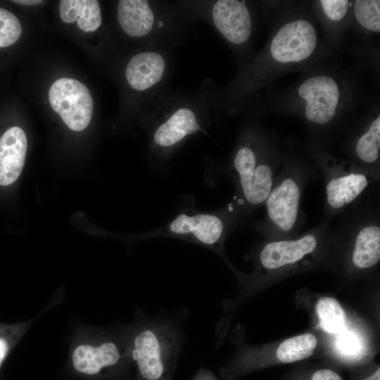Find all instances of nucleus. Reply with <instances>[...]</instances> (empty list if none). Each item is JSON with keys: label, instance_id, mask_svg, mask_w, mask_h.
<instances>
[{"label": "nucleus", "instance_id": "obj_26", "mask_svg": "<svg viewBox=\"0 0 380 380\" xmlns=\"http://www.w3.org/2000/svg\"><path fill=\"white\" fill-rule=\"evenodd\" d=\"M11 1L25 6H34L42 3L41 0H14Z\"/></svg>", "mask_w": 380, "mask_h": 380}, {"label": "nucleus", "instance_id": "obj_13", "mask_svg": "<svg viewBox=\"0 0 380 380\" xmlns=\"http://www.w3.org/2000/svg\"><path fill=\"white\" fill-rule=\"evenodd\" d=\"M346 152L350 160L380 173V115L370 118L347 140Z\"/></svg>", "mask_w": 380, "mask_h": 380}, {"label": "nucleus", "instance_id": "obj_14", "mask_svg": "<svg viewBox=\"0 0 380 380\" xmlns=\"http://www.w3.org/2000/svg\"><path fill=\"white\" fill-rule=\"evenodd\" d=\"M27 137L19 127H11L0 138V185L14 183L23 168Z\"/></svg>", "mask_w": 380, "mask_h": 380}, {"label": "nucleus", "instance_id": "obj_3", "mask_svg": "<svg viewBox=\"0 0 380 380\" xmlns=\"http://www.w3.org/2000/svg\"><path fill=\"white\" fill-rule=\"evenodd\" d=\"M193 96L158 95L149 108V160L156 168L165 167L193 135L205 132L204 104Z\"/></svg>", "mask_w": 380, "mask_h": 380}, {"label": "nucleus", "instance_id": "obj_25", "mask_svg": "<svg viewBox=\"0 0 380 380\" xmlns=\"http://www.w3.org/2000/svg\"><path fill=\"white\" fill-rule=\"evenodd\" d=\"M8 350V346L6 342L0 338V365L4 359Z\"/></svg>", "mask_w": 380, "mask_h": 380}, {"label": "nucleus", "instance_id": "obj_18", "mask_svg": "<svg viewBox=\"0 0 380 380\" xmlns=\"http://www.w3.org/2000/svg\"><path fill=\"white\" fill-rule=\"evenodd\" d=\"M317 345V341L313 334H304L284 341L276 354L282 362H293L310 357Z\"/></svg>", "mask_w": 380, "mask_h": 380}, {"label": "nucleus", "instance_id": "obj_15", "mask_svg": "<svg viewBox=\"0 0 380 380\" xmlns=\"http://www.w3.org/2000/svg\"><path fill=\"white\" fill-rule=\"evenodd\" d=\"M120 359V351L111 342L99 346L80 345L72 355V366L75 372L89 377L98 376L105 368L115 365Z\"/></svg>", "mask_w": 380, "mask_h": 380}, {"label": "nucleus", "instance_id": "obj_19", "mask_svg": "<svg viewBox=\"0 0 380 380\" xmlns=\"http://www.w3.org/2000/svg\"><path fill=\"white\" fill-rule=\"evenodd\" d=\"M320 327L329 334L341 332L346 324V315L339 302L330 297L320 298L316 304Z\"/></svg>", "mask_w": 380, "mask_h": 380}, {"label": "nucleus", "instance_id": "obj_22", "mask_svg": "<svg viewBox=\"0 0 380 380\" xmlns=\"http://www.w3.org/2000/svg\"><path fill=\"white\" fill-rule=\"evenodd\" d=\"M318 2L327 19L334 23L345 18L350 4V1L347 0H321Z\"/></svg>", "mask_w": 380, "mask_h": 380}, {"label": "nucleus", "instance_id": "obj_4", "mask_svg": "<svg viewBox=\"0 0 380 380\" xmlns=\"http://www.w3.org/2000/svg\"><path fill=\"white\" fill-rule=\"evenodd\" d=\"M318 38L314 24L304 16L284 22L271 37L265 52L242 75L247 84L242 92L260 87L278 72L293 65H302L317 50Z\"/></svg>", "mask_w": 380, "mask_h": 380}, {"label": "nucleus", "instance_id": "obj_8", "mask_svg": "<svg viewBox=\"0 0 380 380\" xmlns=\"http://www.w3.org/2000/svg\"><path fill=\"white\" fill-rule=\"evenodd\" d=\"M336 235V226L322 220L316 227L301 235L268 240L258 253V263L269 271L294 266L317 253L324 243L334 240Z\"/></svg>", "mask_w": 380, "mask_h": 380}, {"label": "nucleus", "instance_id": "obj_2", "mask_svg": "<svg viewBox=\"0 0 380 380\" xmlns=\"http://www.w3.org/2000/svg\"><path fill=\"white\" fill-rule=\"evenodd\" d=\"M319 170L315 163L285 152L271 191L263 206L265 215L253 228L269 240L294 237L305 224L301 200L307 184L316 178Z\"/></svg>", "mask_w": 380, "mask_h": 380}, {"label": "nucleus", "instance_id": "obj_5", "mask_svg": "<svg viewBox=\"0 0 380 380\" xmlns=\"http://www.w3.org/2000/svg\"><path fill=\"white\" fill-rule=\"evenodd\" d=\"M308 151L324 182L323 220L332 222L342 216L366 198L379 181L380 173L336 158L317 142L311 141Z\"/></svg>", "mask_w": 380, "mask_h": 380}, {"label": "nucleus", "instance_id": "obj_12", "mask_svg": "<svg viewBox=\"0 0 380 380\" xmlns=\"http://www.w3.org/2000/svg\"><path fill=\"white\" fill-rule=\"evenodd\" d=\"M117 19L122 30L135 38L152 37L163 25L156 8L146 0L119 1Z\"/></svg>", "mask_w": 380, "mask_h": 380}, {"label": "nucleus", "instance_id": "obj_20", "mask_svg": "<svg viewBox=\"0 0 380 380\" xmlns=\"http://www.w3.org/2000/svg\"><path fill=\"white\" fill-rule=\"evenodd\" d=\"M353 12L357 23L365 30L379 33L380 1L357 0L353 3Z\"/></svg>", "mask_w": 380, "mask_h": 380}, {"label": "nucleus", "instance_id": "obj_17", "mask_svg": "<svg viewBox=\"0 0 380 380\" xmlns=\"http://www.w3.org/2000/svg\"><path fill=\"white\" fill-rule=\"evenodd\" d=\"M61 20L66 23L77 20L80 30L94 32L101 25L99 3L96 0H61L59 4Z\"/></svg>", "mask_w": 380, "mask_h": 380}, {"label": "nucleus", "instance_id": "obj_1", "mask_svg": "<svg viewBox=\"0 0 380 380\" xmlns=\"http://www.w3.org/2000/svg\"><path fill=\"white\" fill-rule=\"evenodd\" d=\"M284 156L277 138L271 132L253 125L241 129L227 172L235 187L233 198L246 222L263 206Z\"/></svg>", "mask_w": 380, "mask_h": 380}, {"label": "nucleus", "instance_id": "obj_9", "mask_svg": "<svg viewBox=\"0 0 380 380\" xmlns=\"http://www.w3.org/2000/svg\"><path fill=\"white\" fill-rule=\"evenodd\" d=\"M52 109L71 130L79 132L89 124L93 113V99L88 88L69 77L56 80L49 90Z\"/></svg>", "mask_w": 380, "mask_h": 380}, {"label": "nucleus", "instance_id": "obj_21", "mask_svg": "<svg viewBox=\"0 0 380 380\" xmlns=\"http://www.w3.org/2000/svg\"><path fill=\"white\" fill-rule=\"evenodd\" d=\"M22 32L18 18L6 9L0 8V48L11 46L18 41Z\"/></svg>", "mask_w": 380, "mask_h": 380}, {"label": "nucleus", "instance_id": "obj_24", "mask_svg": "<svg viewBox=\"0 0 380 380\" xmlns=\"http://www.w3.org/2000/svg\"><path fill=\"white\" fill-rule=\"evenodd\" d=\"M312 380H343L335 372L331 369L317 371L312 376Z\"/></svg>", "mask_w": 380, "mask_h": 380}, {"label": "nucleus", "instance_id": "obj_27", "mask_svg": "<svg viewBox=\"0 0 380 380\" xmlns=\"http://www.w3.org/2000/svg\"><path fill=\"white\" fill-rule=\"evenodd\" d=\"M364 380H380V369H378L370 376L365 379Z\"/></svg>", "mask_w": 380, "mask_h": 380}, {"label": "nucleus", "instance_id": "obj_23", "mask_svg": "<svg viewBox=\"0 0 380 380\" xmlns=\"http://www.w3.org/2000/svg\"><path fill=\"white\" fill-rule=\"evenodd\" d=\"M336 345L339 350L346 355H353L360 349V339L352 332L342 333Z\"/></svg>", "mask_w": 380, "mask_h": 380}, {"label": "nucleus", "instance_id": "obj_6", "mask_svg": "<svg viewBox=\"0 0 380 380\" xmlns=\"http://www.w3.org/2000/svg\"><path fill=\"white\" fill-rule=\"evenodd\" d=\"M246 222L241 209L233 198L216 210L183 211L146 235L149 238L165 236L184 239L215 248L220 247L229 234Z\"/></svg>", "mask_w": 380, "mask_h": 380}, {"label": "nucleus", "instance_id": "obj_16", "mask_svg": "<svg viewBox=\"0 0 380 380\" xmlns=\"http://www.w3.org/2000/svg\"><path fill=\"white\" fill-rule=\"evenodd\" d=\"M163 343L153 329H146L134 338L133 357L140 374L146 380H158L164 371Z\"/></svg>", "mask_w": 380, "mask_h": 380}, {"label": "nucleus", "instance_id": "obj_11", "mask_svg": "<svg viewBox=\"0 0 380 380\" xmlns=\"http://www.w3.org/2000/svg\"><path fill=\"white\" fill-rule=\"evenodd\" d=\"M210 18L215 29L233 46L246 44L252 36L253 21L246 1H216L211 6Z\"/></svg>", "mask_w": 380, "mask_h": 380}, {"label": "nucleus", "instance_id": "obj_7", "mask_svg": "<svg viewBox=\"0 0 380 380\" xmlns=\"http://www.w3.org/2000/svg\"><path fill=\"white\" fill-rule=\"evenodd\" d=\"M296 92L311 141L322 144L338 124L343 104V87L336 77L323 72L305 78Z\"/></svg>", "mask_w": 380, "mask_h": 380}, {"label": "nucleus", "instance_id": "obj_10", "mask_svg": "<svg viewBox=\"0 0 380 380\" xmlns=\"http://www.w3.org/2000/svg\"><path fill=\"white\" fill-rule=\"evenodd\" d=\"M169 67L166 53L158 49L149 48L134 55L127 63V82L134 91L154 99L167 77Z\"/></svg>", "mask_w": 380, "mask_h": 380}]
</instances>
